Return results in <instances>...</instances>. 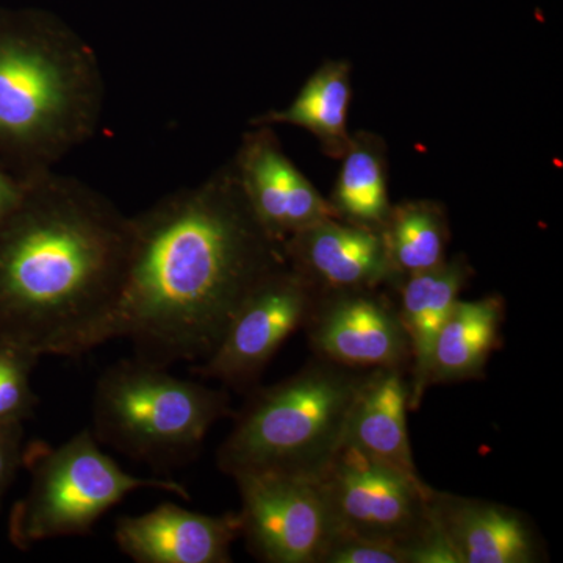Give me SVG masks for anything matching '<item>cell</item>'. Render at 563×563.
I'll list each match as a JSON object with an SVG mask.
<instances>
[{
	"label": "cell",
	"instance_id": "obj_12",
	"mask_svg": "<svg viewBox=\"0 0 563 563\" xmlns=\"http://www.w3.org/2000/svg\"><path fill=\"white\" fill-rule=\"evenodd\" d=\"M240 536L239 514L214 517L174 503L136 517L125 515L114 526L118 548L139 563H228Z\"/></svg>",
	"mask_w": 563,
	"mask_h": 563
},
{
	"label": "cell",
	"instance_id": "obj_24",
	"mask_svg": "<svg viewBox=\"0 0 563 563\" xmlns=\"http://www.w3.org/2000/svg\"><path fill=\"white\" fill-rule=\"evenodd\" d=\"M22 187H24V180L7 172L0 163V217L18 201Z\"/></svg>",
	"mask_w": 563,
	"mask_h": 563
},
{
	"label": "cell",
	"instance_id": "obj_16",
	"mask_svg": "<svg viewBox=\"0 0 563 563\" xmlns=\"http://www.w3.org/2000/svg\"><path fill=\"white\" fill-rule=\"evenodd\" d=\"M468 277V263L455 257L402 282L398 313L409 340L412 363L410 409L420 407L429 388L433 344Z\"/></svg>",
	"mask_w": 563,
	"mask_h": 563
},
{
	"label": "cell",
	"instance_id": "obj_1",
	"mask_svg": "<svg viewBox=\"0 0 563 563\" xmlns=\"http://www.w3.org/2000/svg\"><path fill=\"white\" fill-rule=\"evenodd\" d=\"M132 224L118 339L162 368L207 361L246 299L287 258L255 218L233 166L165 196Z\"/></svg>",
	"mask_w": 563,
	"mask_h": 563
},
{
	"label": "cell",
	"instance_id": "obj_22",
	"mask_svg": "<svg viewBox=\"0 0 563 563\" xmlns=\"http://www.w3.org/2000/svg\"><path fill=\"white\" fill-rule=\"evenodd\" d=\"M318 563H407V555L395 543L331 532Z\"/></svg>",
	"mask_w": 563,
	"mask_h": 563
},
{
	"label": "cell",
	"instance_id": "obj_21",
	"mask_svg": "<svg viewBox=\"0 0 563 563\" xmlns=\"http://www.w3.org/2000/svg\"><path fill=\"white\" fill-rule=\"evenodd\" d=\"M38 355L0 342V424L24 422L32 417L38 396L32 388V372Z\"/></svg>",
	"mask_w": 563,
	"mask_h": 563
},
{
	"label": "cell",
	"instance_id": "obj_13",
	"mask_svg": "<svg viewBox=\"0 0 563 563\" xmlns=\"http://www.w3.org/2000/svg\"><path fill=\"white\" fill-rule=\"evenodd\" d=\"M291 268L331 291L373 290L395 279L383 235L339 218L317 222L284 243Z\"/></svg>",
	"mask_w": 563,
	"mask_h": 563
},
{
	"label": "cell",
	"instance_id": "obj_14",
	"mask_svg": "<svg viewBox=\"0 0 563 563\" xmlns=\"http://www.w3.org/2000/svg\"><path fill=\"white\" fill-rule=\"evenodd\" d=\"M409 396L404 368L372 369L352 406L344 443L395 472L421 479L407 429Z\"/></svg>",
	"mask_w": 563,
	"mask_h": 563
},
{
	"label": "cell",
	"instance_id": "obj_19",
	"mask_svg": "<svg viewBox=\"0 0 563 563\" xmlns=\"http://www.w3.org/2000/svg\"><path fill=\"white\" fill-rule=\"evenodd\" d=\"M339 220L380 231L391 207L383 144L373 136L350 141L331 202Z\"/></svg>",
	"mask_w": 563,
	"mask_h": 563
},
{
	"label": "cell",
	"instance_id": "obj_4",
	"mask_svg": "<svg viewBox=\"0 0 563 563\" xmlns=\"http://www.w3.org/2000/svg\"><path fill=\"white\" fill-rule=\"evenodd\" d=\"M366 374L321 358L255 391L218 451L221 472L320 476L343 446Z\"/></svg>",
	"mask_w": 563,
	"mask_h": 563
},
{
	"label": "cell",
	"instance_id": "obj_3",
	"mask_svg": "<svg viewBox=\"0 0 563 563\" xmlns=\"http://www.w3.org/2000/svg\"><path fill=\"white\" fill-rule=\"evenodd\" d=\"M106 81L98 55L55 14L0 10V158L24 180L90 141Z\"/></svg>",
	"mask_w": 563,
	"mask_h": 563
},
{
	"label": "cell",
	"instance_id": "obj_23",
	"mask_svg": "<svg viewBox=\"0 0 563 563\" xmlns=\"http://www.w3.org/2000/svg\"><path fill=\"white\" fill-rule=\"evenodd\" d=\"M24 428L22 422L0 424V507L14 477L24 466Z\"/></svg>",
	"mask_w": 563,
	"mask_h": 563
},
{
	"label": "cell",
	"instance_id": "obj_20",
	"mask_svg": "<svg viewBox=\"0 0 563 563\" xmlns=\"http://www.w3.org/2000/svg\"><path fill=\"white\" fill-rule=\"evenodd\" d=\"M379 232L396 277L406 279L446 261V218L435 203L407 202L395 207Z\"/></svg>",
	"mask_w": 563,
	"mask_h": 563
},
{
	"label": "cell",
	"instance_id": "obj_18",
	"mask_svg": "<svg viewBox=\"0 0 563 563\" xmlns=\"http://www.w3.org/2000/svg\"><path fill=\"white\" fill-rule=\"evenodd\" d=\"M351 102V68L346 62H329L306 81L295 101L284 110L269 111L254 125L291 124L307 129L332 154H344L347 109Z\"/></svg>",
	"mask_w": 563,
	"mask_h": 563
},
{
	"label": "cell",
	"instance_id": "obj_7",
	"mask_svg": "<svg viewBox=\"0 0 563 563\" xmlns=\"http://www.w3.org/2000/svg\"><path fill=\"white\" fill-rule=\"evenodd\" d=\"M318 477L331 532L407 547L431 521L433 488L343 443ZM409 563V562H407Z\"/></svg>",
	"mask_w": 563,
	"mask_h": 563
},
{
	"label": "cell",
	"instance_id": "obj_5",
	"mask_svg": "<svg viewBox=\"0 0 563 563\" xmlns=\"http://www.w3.org/2000/svg\"><path fill=\"white\" fill-rule=\"evenodd\" d=\"M229 407L228 391L179 379L135 357L99 377L91 432L101 446L169 472L199 454L211 426L231 413Z\"/></svg>",
	"mask_w": 563,
	"mask_h": 563
},
{
	"label": "cell",
	"instance_id": "obj_9",
	"mask_svg": "<svg viewBox=\"0 0 563 563\" xmlns=\"http://www.w3.org/2000/svg\"><path fill=\"white\" fill-rule=\"evenodd\" d=\"M317 288L292 268H280L236 312L217 350L192 373L246 390L272 361L282 343L312 312Z\"/></svg>",
	"mask_w": 563,
	"mask_h": 563
},
{
	"label": "cell",
	"instance_id": "obj_10",
	"mask_svg": "<svg viewBox=\"0 0 563 563\" xmlns=\"http://www.w3.org/2000/svg\"><path fill=\"white\" fill-rule=\"evenodd\" d=\"M244 136L233 163L236 180L255 218L274 240L284 244L295 233L336 217L331 202L282 151L269 125H255Z\"/></svg>",
	"mask_w": 563,
	"mask_h": 563
},
{
	"label": "cell",
	"instance_id": "obj_6",
	"mask_svg": "<svg viewBox=\"0 0 563 563\" xmlns=\"http://www.w3.org/2000/svg\"><path fill=\"white\" fill-rule=\"evenodd\" d=\"M24 465L31 484L11 507L10 542L18 550L60 537L84 536L99 518L141 488L174 493L185 501L190 495L166 477H143L103 453L91 429H84L60 446L32 443L25 448Z\"/></svg>",
	"mask_w": 563,
	"mask_h": 563
},
{
	"label": "cell",
	"instance_id": "obj_17",
	"mask_svg": "<svg viewBox=\"0 0 563 563\" xmlns=\"http://www.w3.org/2000/svg\"><path fill=\"white\" fill-rule=\"evenodd\" d=\"M503 320L504 303L498 296L457 299L433 344L429 385L481 379Z\"/></svg>",
	"mask_w": 563,
	"mask_h": 563
},
{
	"label": "cell",
	"instance_id": "obj_8",
	"mask_svg": "<svg viewBox=\"0 0 563 563\" xmlns=\"http://www.w3.org/2000/svg\"><path fill=\"white\" fill-rule=\"evenodd\" d=\"M242 498V536L269 563H318L331 518L318 477L287 473L233 476Z\"/></svg>",
	"mask_w": 563,
	"mask_h": 563
},
{
	"label": "cell",
	"instance_id": "obj_2",
	"mask_svg": "<svg viewBox=\"0 0 563 563\" xmlns=\"http://www.w3.org/2000/svg\"><path fill=\"white\" fill-rule=\"evenodd\" d=\"M132 217L76 177L24 179L0 217V342L80 357L118 339Z\"/></svg>",
	"mask_w": 563,
	"mask_h": 563
},
{
	"label": "cell",
	"instance_id": "obj_11",
	"mask_svg": "<svg viewBox=\"0 0 563 563\" xmlns=\"http://www.w3.org/2000/svg\"><path fill=\"white\" fill-rule=\"evenodd\" d=\"M312 307L310 342L321 358L347 368H404L410 346L398 310L369 290L342 291Z\"/></svg>",
	"mask_w": 563,
	"mask_h": 563
},
{
	"label": "cell",
	"instance_id": "obj_15",
	"mask_svg": "<svg viewBox=\"0 0 563 563\" xmlns=\"http://www.w3.org/2000/svg\"><path fill=\"white\" fill-rule=\"evenodd\" d=\"M432 507L461 563H532L537 543L521 515L499 504L433 490Z\"/></svg>",
	"mask_w": 563,
	"mask_h": 563
}]
</instances>
